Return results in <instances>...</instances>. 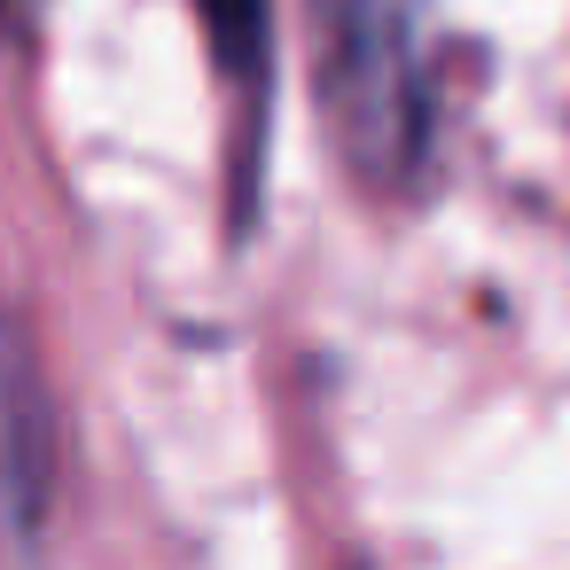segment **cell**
Returning <instances> with one entry per match:
<instances>
[{
	"instance_id": "2",
	"label": "cell",
	"mask_w": 570,
	"mask_h": 570,
	"mask_svg": "<svg viewBox=\"0 0 570 570\" xmlns=\"http://www.w3.org/2000/svg\"><path fill=\"white\" fill-rule=\"evenodd\" d=\"M212 9V32H219V48L243 63L250 56V40H258V0H204Z\"/></svg>"
},
{
	"instance_id": "1",
	"label": "cell",
	"mask_w": 570,
	"mask_h": 570,
	"mask_svg": "<svg viewBox=\"0 0 570 570\" xmlns=\"http://www.w3.org/2000/svg\"><path fill=\"white\" fill-rule=\"evenodd\" d=\"M24 414H32V375L17 367V344L0 336V508H24L32 469H40V453L24 438Z\"/></svg>"
},
{
	"instance_id": "3",
	"label": "cell",
	"mask_w": 570,
	"mask_h": 570,
	"mask_svg": "<svg viewBox=\"0 0 570 570\" xmlns=\"http://www.w3.org/2000/svg\"><path fill=\"white\" fill-rule=\"evenodd\" d=\"M17 9H24V0H0V24H17Z\"/></svg>"
}]
</instances>
